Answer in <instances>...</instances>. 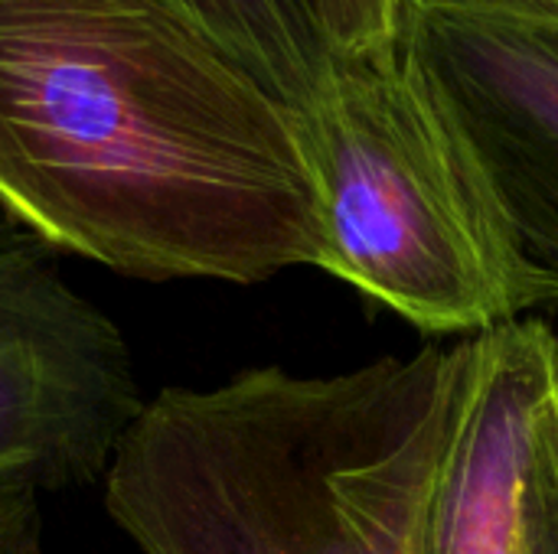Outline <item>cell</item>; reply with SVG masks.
I'll use <instances>...</instances> for the list:
<instances>
[{"instance_id":"2","label":"cell","mask_w":558,"mask_h":554,"mask_svg":"<svg viewBox=\"0 0 558 554\" xmlns=\"http://www.w3.org/2000/svg\"><path fill=\"white\" fill-rule=\"evenodd\" d=\"M468 376L471 340L167 385L114 451L105 513L141 554H422Z\"/></svg>"},{"instance_id":"8","label":"cell","mask_w":558,"mask_h":554,"mask_svg":"<svg viewBox=\"0 0 558 554\" xmlns=\"http://www.w3.org/2000/svg\"><path fill=\"white\" fill-rule=\"evenodd\" d=\"M330 56H363L392 46L402 0H307Z\"/></svg>"},{"instance_id":"7","label":"cell","mask_w":558,"mask_h":554,"mask_svg":"<svg viewBox=\"0 0 558 554\" xmlns=\"http://www.w3.org/2000/svg\"><path fill=\"white\" fill-rule=\"evenodd\" d=\"M235 49L291 108L304 104L327 65L307 0H180Z\"/></svg>"},{"instance_id":"10","label":"cell","mask_w":558,"mask_h":554,"mask_svg":"<svg viewBox=\"0 0 558 554\" xmlns=\"http://www.w3.org/2000/svg\"><path fill=\"white\" fill-rule=\"evenodd\" d=\"M513 3H523V7H536V10H549V13H558V0H513Z\"/></svg>"},{"instance_id":"5","label":"cell","mask_w":558,"mask_h":554,"mask_svg":"<svg viewBox=\"0 0 558 554\" xmlns=\"http://www.w3.org/2000/svg\"><path fill=\"white\" fill-rule=\"evenodd\" d=\"M513 242L533 300H558V13L513 0H402Z\"/></svg>"},{"instance_id":"3","label":"cell","mask_w":558,"mask_h":554,"mask_svg":"<svg viewBox=\"0 0 558 554\" xmlns=\"http://www.w3.org/2000/svg\"><path fill=\"white\" fill-rule=\"evenodd\" d=\"M294 114L324 271L428 336H477L536 307L490 186L402 36L327 56Z\"/></svg>"},{"instance_id":"9","label":"cell","mask_w":558,"mask_h":554,"mask_svg":"<svg viewBox=\"0 0 558 554\" xmlns=\"http://www.w3.org/2000/svg\"><path fill=\"white\" fill-rule=\"evenodd\" d=\"M0 554H49L36 493L0 496Z\"/></svg>"},{"instance_id":"6","label":"cell","mask_w":558,"mask_h":554,"mask_svg":"<svg viewBox=\"0 0 558 554\" xmlns=\"http://www.w3.org/2000/svg\"><path fill=\"white\" fill-rule=\"evenodd\" d=\"M558 336L510 320L471 336L422 554H558Z\"/></svg>"},{"instance_id":"11","label":"cell","mask_w":558,"mask_h":554,"mask_svg":"<svg viewBox=\"0 0 558 554\" xmlns=\"http://www.w3.org/2000/svg\"><path fill=\"white\" fill-rule=\"evenodd\" d=\"M556 395H558V362H556Z\"/></svg>"},{"instance_id":"1","label":"cell","mask_w":558,"mask_h":554,"mask_svg":"<svg viewBox=\"0 0 558 554\" xmlns=\"http://www.w3.org/2000/svg\"><path fill=\"white\" fill-rule=\"evenodd\" d=\"M0 209L134 281L320 268L294 108L180 0H0Z\"/></svg>"},{"instance_id":"4","label":"cell","mask_w":558,"mask_h":554,"mask_svg":"<svg viewBox=\"0 0 558 554\" xmlns=\"http://www.w3.org/2000/svg\"><path fill=\"white\" fill-rule=\"evenodd\" d=\"M144 402L114 320L0 212V496L101 483Z\"/></svg>"}]
</instances>
